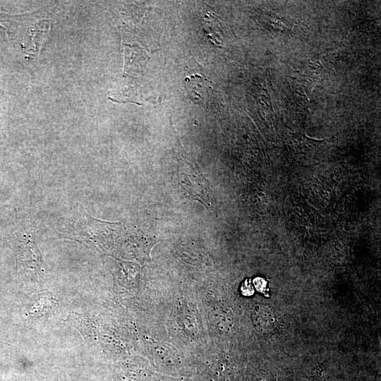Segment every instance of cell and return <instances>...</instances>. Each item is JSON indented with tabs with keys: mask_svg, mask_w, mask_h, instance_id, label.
Here are the masks:
<instances>
[{
	"mask_svg": "<svg viewBox=\"0 0 381 381\" xmlns=\"http://www.w3.org/2000/svg\"><path fill=\"white\" fill-rule=\"evenodd\" d=\"M173 181L176 188L184 198L198 200L209 207L210 197L208 181L196 164L186 159L179 162L173 172Z\"/></svg>",
	"mask_w": 381,
	"mask_h": 381,
	"instance_id": "1",
	"label": "cell"
},
{
	"mask_svg": "<svg viewBox=\"0 0 381 381\" xmlns=\"http://www.w3.org/2000/svg\"><path fill=\"white\" fill-rule=\"evenodd\" d=\"M207 79L203 78V76L199 77V81H196L193 77V75L190 77V89L189 92L191 95L192 99H195V102H200L206 97L207 90Z\"/></svg>",
	"mask_w": 381,
	"mask_h": 381,
	"instance_id": "5",
	"label": "cell"
},
{
	"mask_svg": "<svg viewBox=\"0 0 381 381\" xmlns=\"http://www.w3.org/2000/svg\"><path fill=\"white\" fill-rule=\"evenodd\" d=\"M32 305H30V313L43 315L55 305V300L51 294H42L35 296Z\"/></svg>",
	"mask_w": 381,
	"mask_h": 381,
	"instance_id": "4",
	"label": "cell"
},
{
	"mask_svg": "<svg viewBox=\"0 0 381 381\" xmlns=\"http://www.w3.org/2000/svg\"><path fill=\"white\" fill-rule=\"evenodd\" d=\"M18 253L20 261L26 263L30 268H37L41 265V254L32 242L27 241L22 244Z\"/></svg>",
	"mask_w": 381,
	"mask_h": 381,
	"instance_id": "3",
	"label": "cell"
},
{
	"mask_svg": "<svg viewBox=\"0 0 381 381\" xmlns=\"http://www.w3.org/2000/svg\"><path fill=\"white\" fill-rule=\"evenodd\" d=\"M278 318L275 311L265 306H256L252 313L254 327L261 333H271L278 326Z\"/></svg>",
	"mask_w": 381,
	"mask_h": 381,
	"instance_id": "2",
	"label": "cell"
}]
</instances>
